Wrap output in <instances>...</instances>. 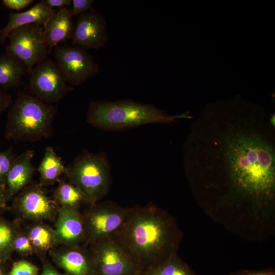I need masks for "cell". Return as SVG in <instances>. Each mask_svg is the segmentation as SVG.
<instances>
[{"label": "cell", "instance_id": "6da1fadb", "mask_svg": "<svg viewBox=\"0 0 275 275\" xmlns=\"http://www.w3.org/2000/svg\"><path fill=\"white\" fill-rule=\"evenodd\" d=\"M274 137L264 111L235 97L207 105L184 144L197 204L213 222L249 241L274 232Z\"/></svg>", "mask_w": 275, "mask_h": 275}, {"label": "cell", "instance_id": "7a4b0ae2", "mask_svg": "<svg viewBox=\"0 0 275 275\" xmlns=\"http://www.w3.org/2000/svg\"><path fill=\"white\" fill-rule=\"evenodd\" d=\"M111 236L143 272L177 254L183 238L175 217L152 203L130 207L122 225Z\"/></svg>", "mask_w": 275, "mask_h": 275}, {"label": "cell", "instance_id": "3957f363", "mask_svg": "<svg viewBox=\"0 0 275 275\" xmlns=\"http://www.w3.org/2000/svg\"><path fill=\"white\" fill-rule=\"evenodd\" d=\"M188 113L172 115L152 104L130 100L91 102L87 122L103 130H122L150 123L172 124L180 119H190Z\"/></svg>", "mask_w": 275, "mask_h": 275}, {"label": "cell", "instance_id": "277c9868", "mask_svg": "<svg viewBox=\"0 0 275 275\" xmlns=\"http://www.w3.org/2000/svg\"><path fill=\"white\" fill-rule=\"evenodd\" d=\"M57 106L28 92H20L9 109L5 136L8 140L35 142L49 137Z\"/></svg>", "mask_w": 275, "mask_h": 275}, {"label": "cell", "instance_id": "5b68a950", "mask_svg": "<svg viewBox=\"0 0 275 275\" xmlns=\"http://www.w3.org/2000/svg\"><path fill=\"white\" fill-rule=\"evenodd\" d=\"M65 174L71 183L86 196L92 205L107 194L111 185L110 169L101 154H84L66 168Z\"/></svg>", "mask_w": 275, "mask_h": 275}, {"label": "cell", "instance_id": "8992f818", "mask_svg": "<svg viewBox=\"0 0 275 275\" xmlns=\"http://www.w3.org/2000/svg\"><path fill=\"white\" fill-rule=\"evenodd\" d=\"M8 38L7 53L20 61L26 67L28 74L38 64L47 59L48 47L43 36V26L30 24L13 30Z\"/></svg>", "mask_w": 275, "mask_h": 275}, {"label": "cell", "instance_id": "52a82bcc", "mask_svg": "<svg viewBox=\"0 0 275 275\" xmlns=\"http://www.w3.org/2000/svg\"><path fill=\"white\" fill-rule=\"evenodd\" d=\"M90 206L82 214L87 244L114 234L122 225L130 210L111 201Z\"/></svg>", "mask_w": 275, "mask_h": 275}, {"label": "cell", "instance_id": "ba28073f", "mask_svg": "<svg viewBox=\"0 0 275 275\" xmlns=\"http://www.w3.org/2000/svg\"><path fill=\"white\" fill-rule=\"evenodd\" d=\"M29 75L27 92L48 104L58 102L73 90L68 85L56 62L50 59L36 65Z\"/></svg>", "mask_w": 275, "mask_h": 275}, {"label": "cell", "instance_id": "9c48e42d", "mask_svg": "<svg viewBox=\"0 0 275 275\" xmlns=\"http://www.w3.org/2000/svg\"><path fill=\"white\" fill-rule=\"evenodd\" d=\"M88 245L95 275H130L141 271L111 236Z\"/></svg>", "mask_w": 275, "mask_h": 275}, {"label": "cell", "instance_id": "30bf717a", "mask_svg": "<svg viewBox=\"0 0 275 275\" xmlns=\"http://www.w3.org/2000/svg\"><path fill=\"white\" fill-rule=\"evenodd\" d=\"M53 56L67 83L79 86L99 71V65L86 50L74 45H58Z\"/></svg>", "mask_w": 275, "mask_h": 275}, {"label": "cell", "instance_id": "8fae6325", "mask_svg": "<svg viewBox=\"0 0 275 275\" xmlns=\"http://www.w3.org/2000/svg\"><path fill=\"white\" fill-rule=\"evenodd\" d=\"M71 40L72 45L85 50L104 47L108 40L104 17L92 8L79 15Z\"/></svg>", "mask_w": 275, "mask_h": 275}, {"label": "cell", "instance_id": "7c38bea8", "mask_svg": "<svg viewBox=\"0 0 275 275\" xmlns=\"http://www.w3.org/2000/svg\"><path fill=\"white\" fill-rule=\"evenodd\" d=\"M15 205L24 217L35 222L51 219L59 209L56 201L38 185L25 187L16 197Z\"/></svg>", "mask_w": 275, "mask_h": 275}, {"label": "cell", "instance_id": "4fadbf2b", "mask_svg": "<svg viewBox=\"0 0 275 275\" xmlns=\"http://www.w3.org/2000/svg\"><path fill=\"white\" fill-rule=\"evenodd\" d=\"M53 230L56 244L76 246L85 243L83 217L78 209L60 207Z\"/></svg>", "mask_w": 275, "mask_h": 275}, {"label": "cell", "instance_id": "5bb4252c", "mask_svg": "<svg viewBox=\"0 0 275 275\" xmlns=\"http://www.w3.org/2000/svg\"><path fill=\"white\" fill-rule=\"evenodd\" d=\"M50 255L56 265L67 275H95L92 260L87 248L63 246L51 251Z\"/></svg>", "mask_w": 275, "mask_h": 275}, {"label": "cell", "instance_id": "9a60e30c", "mask_svg": "<svg viewBox=\"0 0 275 275\" xmlns=\"http://www.w3.org/2000/svg\"><path fill=\"white\" fill-rule=\"evenodd\" d=\"M74 28L71 9L61 8L50 15L43 26V36L49 54L59 43L71 40Z\"/></svg>", "mask_w": 275, "mask_h": 275}, {"label": "cell", "instance_id": "2e32d148", "mask_svg": "<svg viewBox=\"0 0 275 275\" xmlns=\"http://www.w3.org/2000/svg\"><path fill=\"white\" fill-rule=\"evenodd\" d=\"M34 155L33 150H28L16 157L6 177L7 199L25 188L30 181L35 171L32 163Z\"/></svg>", "mask_w": 275, "mask_h": 275}, {"label": "cell", "instance_id": "e0dca14e", "mask_svg": "<svg viewBox=\"0 0 275 275\" xmlns=\"http://www.w3.org/2000/svg\"><path fill=\"white\" fill-rule=\"evenodd\" d=\"M55 11L43 0L26 11L10 13L8 23L0 30V43L4 44L10 33L18 27L30 24L43 26Z\"/></svg>", "mask_w": 275, "mask_h": 275}, {"label": "cell", "instance_id": "ac0fdd59", "mask_svg": "<svg viewBox=\"0 0 275 275\" xmlns=\"http://www.w3.org/2000/svg\"><path fill=\"white\" fill-rule=\"evenodd\" d=\"M28 74L25 66L18 59L7 53L0 55V88L7 91L23 84Z\"/></svg>", "mask_w": 275, "mask_h": 275}, {"label": "cell", "instance_id": "d6986e66", "mask_svg": "<svg viewBox=\"0 0 275 275\" xmlns=\"http://www.w3.org/2000/svg\"><path fill=\"white\" fill-rule=\"evenodd\" d=\"M66 169L53 149L47 147L38 168L41 184L46 185L54 183L62 174L65 173Z\"/></svg>", "mask_w": 275, "mask_h": 275}, {"label": "cell", "instance_id": "ffe728a7", "mask_svg": "<svg viewBox=\"0 0 275 275\" xmlns=\"http://www.w3.org/2000/svg\"><path fill=\"white\" fill-rule=\"evenodd\" d=\"M54 199L61 207L78 209L84 203H87L85 195L71 183L63 182L55 190Z\"/></svg>", "mask_w": 275, "mask_h": 275}, {"label": "cell", "instance_id": "44dd1931", "mask_svg": "<svg viewBox=\"0 0 275 275\" xmlns=\"http://www.w3.org/2000/svg\"><path fill=\"white\" fill-rule=\"evenodd\" d=\"M26 235L35 250L39 252L47 251L56 245L54 230L46 225H35L29 229Z\"/></svg>", "mask_w": 275, "mask_h": 275}, {"label": "cell", "instance_id": "7402d4cb", "mask_svg": "<svg viewBox=\"0 0 275 275\" xmlns=\"http://www.w3.org/2000/svg\"><path fill=\"white\" fill-rule=\"evenodd\" d=\"M146 272L148 275H196L177 254L172 255L163 263Z\"/></svg>", "mask_w": 275, "mask_h": 275}, {"label": "cell", "instance_id": "603a6c76", "mask_svg": "<svg viewBox=\"0 0 275 275\" xmlns=\"http://www.w3.org/2000/svg\"><path fill=\"white\" fill-rule=\"evenodd\" d=\"M18 234L13 224L0 219V262H5L10 258Z\"/></svg>", "mask_w": 275, "mask_h": 275}, {"label": "cell", "instance_id": "cb8c5ba5", "mask_svg": "<svg viewBox=\"0 0 275 275\" xmlns=\"http://www.w3.org/2000/svg\"><path fill=\"white\" fill-rule=\"evenodd\" d=\"M16 157L11 147L0 152V185L5 188L8 173Z\"/></svg>", "mask_w": 275, "mask_h": 275}, {"label": "cell", "instance_id": "d4e9b609", "mask_svg": "<svg viewBox=\"0 0 275 275\" xmlns=\"http://www.w3.org/2000/svg\"><path fill=\"white\" fill-rule=\"evenodd\" d=\"M39 269L34 264L25 260L15 262L8 275H38Z\"/></svg>", "mask_w": 275, "mask_h": 275}, {"label": "cell", "instance_id": "484cf974", "mask_svg": "<svg viewBox=\"0 0 275 275\" xmlns=\"http://www.w3.org/2000/svg\"><path fill=\"white\" fill-rule=\"evenodd\" d=\"M14 250L22 256L31 255L35 251L27 235L19 233L14 241Z\"/></svg>", "mask_w": 275, "mask_h": 275}, {"label": "cell", "instance_id": "4316f807", "mask_svg": "<svg viewBox=\"0 0 275 275\" xmlns=\"http://www.w3.org/2000/svg\"><path fill=\"white\" fill-rule=\"evenodd\" d=\"M72 7L71 13L72 17L78 16L92 8V5L95 3L94 0H71Z\"/></svg>", "mask_w": 275, "mask_h": 275}, {"label": "cell", "instance_id": "83f0119b", "mask_svg": "<svg viewBox=\"0 0 275 275\" xmlns=\"http://www.w3.org/2000/svg\"><path fill=\"white\" fill-rule=\"evenodd\" d=\"M33 0H3L4 6L13 10L19 11L32 4Z\"/></svg>", "mask_w": 275, "mask_h": 275}, {"label": "cell", "instance_id": "f1b7e54d", "mask_svg": "<svg viewBox=\"0 0 275 275\" xmlns=\"http://www.w3.org/2000/svg\"><path fill=\"white\" fill-rule=\"evenodd\" d=\"M229 275H275V271L272 268L262 270H243L232 272Z\"/></svg>", "mask_w": 275, "mask_h": 275}, {"label": "cell", "instance_id": "f546056e", "mask_svg": "<svg viewBox=\"0 0 275 275\" xmlns=\"http://www.w3.org/2000/svg\"><path fill=\"white\" fill-rule=\"evenodd\" d=\"M42 270L40 275H67L60 273L55 267L45 258H42Z\"/></svg>", "mask_w": 275, "mask_h": 275}, {"label": "cell", "instance_id": "4dcf8cb0", "mask_svg": "<svg viewBox=\"0 0 275 275\" xmlns=\"http://www.w3.org/2000/svg\"><path fill=\"white\" fill-rule=\"evenodd\" d=\"M12 103L11 96L0 88V114L9 107Z\"/></svg>", "mask_w": 275, "mask_h": 275}, {"label": "cell", "instance_id": "1f68e13d", "mask_svg": "<svg viewBox=\"0 0 275 275\" xmlns=\"http://www.w3.org/2000/svg\"><path fill=\"white\" fill-rule=\"evenodd\" d=\"M46 4L51 8H61L68 7L72 4L71 0H44Z\"/></svg>", "mask_w": 275, "mask_h": 275}, {"label": "cell", "instance_id": "d6a6232c", "mask_svg": "<svg viewBox=\"0 0 275 275\" xmlns=\"http://www.w3.org/2000/svg\"><path fill=\"white\" fill-rule=\"evenodd\" d=\"M7 199L6 189L0 185V210L5 207Z\"/></svg>", "mask_w": 275, "mask_h": 275}, {"label": "cell", "instance_id": "836d02e7", "mask_svg": "<svg viewBox=\"0 0 275 275\" xmlns=\"http://www.w3.org/2000/svg\"><path fill=\"white\" fill-rule=\"evenodd\" d=\"M9 272L5 265V262H0V275H8Z\"/></svg>", "mask_w": 275, "mask_h": 275}, {"label": "cell", "instance_id": "e575fe53", "mask_svg": "<svg viewBox=\"0 0 275 275\" xmlns=\"http://www.w3.org/2000/svg\"><path fill=\"white\" fill-rule=\"evenodd\" d=\"M130 275H148V274L146 272L138 271Z\"/></svg>", "mask_w": 275, "mask_h": 275}]
</instances>
